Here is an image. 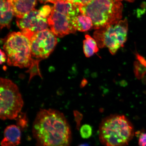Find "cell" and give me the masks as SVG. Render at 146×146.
<instances>
[{
	"mask_svg": "<svg viewBox=\"0 0 146 146\" xmlns=\"http://www.w3.org/2000/svg\"><path fill=\"white\" fill-rule=\"evenodd\" d=\"M36 146H70L72 133L63 113L56 110L41 109L33 123Z\"/></svg>",
	"mask_w": 146,
	"mask_h": 146,
	"instance_id": "6da1fadb",
	"label": "cell"
},
{
	"mask_svg": "<svg viewBox=\"0 0 146 146\" xmlns=\"http://www.w3.org/2000/svg\"><path fill=\"white\" fill-rule=\"evenodd\" d=\"M79 9L80 13L90 18L93 28L98 30L117 23L122 17L123 5L115 0H92L80 5Z\"/></svg>",
	"mask_w": 146,
	"mask_h": 146,
	"instance_id": "7a4b0ae2",
	"label": "cell"
},
{
	"mask_svg": "<svg viewBox=\"0 0 146 146\" xmlns=\"http://www.w3.org/2000/svg\"><path fill=\"white\" fill-rule=\"evenodd\" d=\"M134 135L132 124L123 115H111L100 124L99 139L105 146H127Z\"/></svg>",
	"mask_w": 146,
	"mask_h": 146,
	"instance_id": "3957f363",
	"label": "cell"
},
{
	"mask_svg": "<svg viewBox=\"0 0 146 146\" xmlns=\"http://www.w3.org/2000/svg\"><path fill=\"white\" fill-rule=\"evenodd\" d=\"M3 49L8 65L20 68L30 67L33 60L30 39L22 32L9 34L4 40Z\"/></svg>",
	"mask_w": 146,
	"mask_h": 146,
	"instance_id": "277c9868",
	"label": "cell"
},
{
	"mask_svg": "<svg viewBox=\"0 0 146 146\" xmlns=\"http://www.w3.org/2000/svg\"><path fill=\"white\" fill-rule=\"evenodd\" d=\"M0 90L1 119H15L21 112L24 104L19 89L11 80L1 78Z\"/></svg>",
	"mask_w": 146,
	"mask_h": 146,
	"instance_id": "5b68a950",
	"label": "cell"
},
{
	"mask_svg": "<svg viewBox=\"0 0 146 146\" xmlns=\"http://www.w3.org/2000/svg\"><path fill=\"white\" fill-rule=\"evenodd\" d=\"M127 31V21L125 19L96 30L94 37L99 48L107 47L111 54L114 55L126 41Z\"/></svg>",
	"mask_w": 146,
	"mask_h": 146,
	"instance_id": "8992f818",
	"label": "cell"
},
{
	"mask_svg": "<svg viewBox=\"0 0 146 146\" xmlns=\"http://www.w3.org/2000/svg\"><path fill=\"white\" fill-rule=\"evenodd\" d=\"M52 8L46 5L39 10L34 9L22 17L17 18V26L21 32L31 39L35 33L48 29V19Z\"/></svg>",
	"mask_w": 146,
	"mask_h": 146,
	"instance_id": "52a82bcc",
	"label": "cell"
},
{
	"mask_svg": "<svg viewBox=\"0 0 146 146\" xmlns=\"http://www.w3.org/2000/svg\"><path fill=\"white\" fill-rule=\"evenodd\" d=\"M30 41L32 56L41 60L50 56L58 42L56 36L48 29L35 33Z\"/></svg>",
	"mask_w": 146,
	"mask_h": 146,
	"instance_id": "ba28073f",
	"label": "cell"
},
{
	"mask_svg": "<svg viewBox=\"0 0 146 146\" xmlns=\"http://www.w3.org/2000/svg\"><path fill=\"white\" fill-rule=\"evenodd\" d=\"M74 19L52 8L48 19L49 27L55 35L60 38L63 37L76 32V30L73 23Z\"/></svg>",
	"mask_w": 146,
	"mask_h": 146,
	"instance_id": "9c48e42d",
	"label": "cell"
},
{
	"mask_svg": "<svg viewBox=\"0 0 146 146\" xmlns=\"http://www.w3.org/2000/svg\"><path fill=\"white\" fill-rule=\"evenodd\" d=\"M21 138L20 128L15 125H9L5 129L1 146H17L21 143Z\"/></svg>",
	"mask_w": 146,
	"mask_h": 146,
	"instance_id": "30bf717a",
	"label": "cell"
},
{
	"mask_svg": "<svg viewBox=\"0 0 146 146\" xmlns=\"http://www.w3.org/2000/svg\"><path fill=\"white\" fill-rule=\"evenodd\" d=\"M52 8L74 19L80 13L79 5L63 0H58Z\"/></svg>",
	"mask_w": 146,
	"mask_h": 146,
	"instance_id": "8fae6325",
	"label": "cell"
},
{
	"mask_svg": "<svg viewBox=\"0 0 146 146\" xmlns=\"http://www.w3.org/2000/svg\"><path fill=\"white\" fill-rule=\"evenodd\" d=\"M1 29L9 27L14 15L13 6L11 0H1Z\"/></svg>",
	"mask_w": 146,
	"mask_h": 146,
	"instance_id": "7c38bea8",
	"label": "cell"
},
{
	"mask_svg": "<svg viewBox=\"0 0 146 146\" xmlns=\"http://www.w3.org/2000/svg\"><path fill=\"white\" fill-rule=\"evenodd\" d=\"M13 6L14 15L21 18L34 9L36 0H11Z\"/></svg>",
	"mask_w": 146,
	"mask_h": 146,
	"instance_id": "4fadbf2b",
	"label": "cell"
},
{
	"mask_svg": "<svg viewBox=\"0 0 146 146\" xmlns=\"http://www.w3.org/2000/svg\"><path fill=\"white\" fill-rule=\"evenodd\" d=\"M73 23L76 30L80 32L86 31L93 27L90 18L81 14L78 15L74 18Z\"/></svg>",
	"mask_w": 146,
	"mask_h": 146,
	"instance_id": "5bb4252c",
	"label": "cell"
},
{
	"mask_svg": "<svg viewBox=\"0 0 146 146\" xmlns=\"http://www.w3.org/2000/svg\"><path fill=\"white\" fill-rule=\"evenodd\" d=\"M85 38L83 41L84 52L86 57L89 58L99 51V47L95 39L90 35H86Z\"/></svg>",
	"mask_w": 146,
	"mask_h": 146,
	"instance_id": "9a60e30c",
	"label": "cell"
},
{
	"mask_svg": "<svg viewBox=\"0 0 146 146\" xmlns=\"http://www.w3.org/2000/svg\"><path fill=\"white\" fill-rule=\"evenodd\" d=\"M41 60L33 59L29 69L26 72L29 73L30 77L29 80V83L32 78L35 76H38L42 78V76L39 68V63Z\"/></svg>",
	"mask_w": 146,
	"mask_h": 146,
	"instance_id": "2e32d148",
	"label": "cell"
},
{
	"mask_svg": "<svg viewBox=\"0 0 146 146\" xmlns=\"http://www.w3.org/2000/svg\"><path fill=\"white\" fill-rule=\"evenodd\" d=\"M146 67L138 61H135L134 63V71L136 77L140 79L144 76L146 72Z\"/></svg>",
	"mask_w": 146,
	"mask_h": 146,
	"instance_id": "e0dca14e",
	"label": "cell"
},
{
	"mask_svg": "<svg viewBox=\"0 0 146 146\" xmlns=\"http://www.w3.org/2000/svg\"><path fill=\"white\" fill-rule=\"evenodd\" d=\"M80 133L82 138L88 139L90 137L92 134V127L90 125L85 124L80 129Z\"/></svg>",
	"mask_w": 146,
	"mask_h": 146,
	"instance_id": "ac0fdd59",
	"label": "cell"
},
{
	"mask_svg": "<svg viewBox=\"0 0 146 146\" xmlns=\"http://www.w3.org/2000/svg\"><path fill=\"white\" fill-rule=\"evenodd\" d=\"M17 123V126L21 128L24 129L26 127L27 124V119L26 118V115L25 114L20 115L19 117H18Z\"/></svg>",
	"mask_w": 146,
	"mask_h": 146,
	"instance_id": "d6986e66",
	"label": "cell"
},
{
	"mask_svg": "<svg viewBox=\"0 0 146 146\" xmlns=\"http://www.w3.org/2000/svg\"><path fill=\"white\" fill-rule=\"evenodd\" d=\"M63 1H68L80 6V5L86 4L92 0H63Z\"/></svg>",
	"mask_w": 146,
	"mask_h": 146,
	"instance_id": "ffe728a7",
	"label": "cell"
},
{
	"mask_svg": "<svg viewBox=\"0 0 146 146\" xmlns=\"http://www.w3.org/2000/svg\"><path fill=\"white\" fill-rule=\"evenodd\" d=\"M138 143L140 146H146V133H141L140 134Z\"/></svg>",
	"mask_w": 146,
	"mask_h": 146,
	"instance_id": "44dd1931",
	"label": "cell"
},
{
	"mask_svg": "<svg viewBox=\"0 0 146 146\" xmlns=\"http://www.w3.org/2000/svg\"><path fill=\"white\" fill-rule=\"evenodd\" d=\"M136 56L138 61L141 63V64L145 66L146 67V61L143 57H142L141 55H140L139 54H136Z\"/></svg>",
	"mask_w": 146,
	"mask_h": 146,
	"instance_id": "7402d4cb",
	"label": "cell"
},
{
	"mask_svg": "<svg viewBox=\"0 0 146 146\" xmlns=\"http://www.w3.org/2000/svg\"><path fill=\"white\" fill-rule=\"evenodd\" d=\"M1 61H0V63L1 64L4 63L6 61V59L7 58V54H5V53L3 52V51L1 50Z\"/></svg>",
	"mask_w": 146,
	"mask_h": 146,
	"instance_id": "603a6c76",
	"label": "cell"
},
{
	"mask_svg": "<svg viewBox=\"0 0 146 146\" xmlns=\"http://www.w3.org/2000/svg\"><path fill=\"white\" fill-rule=\"evenodd\" d=\"M39 1L41 3H46L49 2L54 3L58 0H39Z\"/></svg>",
	"mask_w": 146,
	"mask_h": 146,
	"instance_id": "cb8c5ba5",
	"label": "cell"
},
{
	"mask_svg": "<svg viewBox=\"0 0 146 146\" xmlns=\"http://www.w3.org/2000/svg\"><path fill=\"white\" fill-rule=\"evenodd\" d=\"M87 81L86 79H84L82 80L81 85V87H84L87 84Z\"/></svg>",
	"mask_w": 146,
	"mask_h": 146,
	"instance_id": "d4e9b609",
	"label": "cell"
},
{
	"mask_svg": "<svg viewBox=\"0 0 146 146\" xmlns=\"http://www.w3.org/2000/svg\"><path fill=\"white\" fill-rule=\"evenodd\" d=\"M78 146H90L88 145V144L87 143H84V144H81V145H80Z\"/></svg>",
	"mask_w": 146,
	"mask_h": 146,
	"instance_id": "484cf974",
	"label": "cell"
},
{
	"mask_svg": "<svg viewBox=\"0 0 146 146\" xmlns=\"http://www.w3.org/2000/svg\"><path fill=\"white\" fill-rule=\"evenodd\" d=\"M115 1H123V0H115ZM125 1H127L129 2H132L134 1L135 0H125Z\"/></svg>",
	"mask_w": 146,
	"mask_h": 146,
	"instance_id": "4316f807",
	"label": "cell"
}]
</instances>
